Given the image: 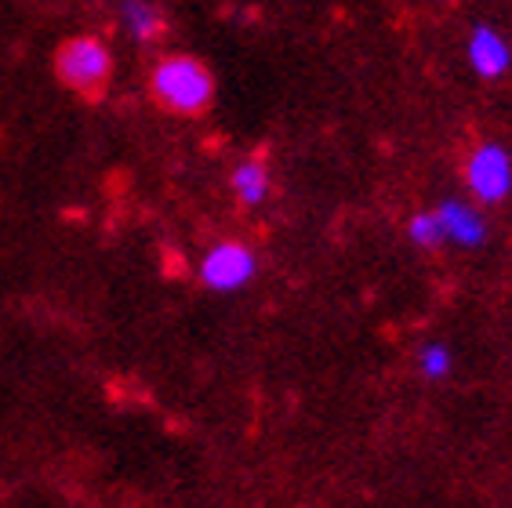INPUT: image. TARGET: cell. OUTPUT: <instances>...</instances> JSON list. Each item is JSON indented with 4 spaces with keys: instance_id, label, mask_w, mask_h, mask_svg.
I'll use <instances>...</instances> for the list:
<instances>
[{
    "instance_id": "obj_1",
    "label": "cell",
    "mask_w": 512,
    "mask_h": 508,
    "mask_svg": "<svg viewBox=\"0 0 512 508\" xmlns=\"http://www.w3.org/2000/svg\"><path fill=\"white\" fill-rule=\"evenodd\" d=\"M149 95L175 117H200L215 102V77L193 55H164L149 69Z\"/></svg>"
},
{
    "instance_id": "obj_2",
    "label": "cell",
    "mask_w": 512,
    "mask_h": 508,
    "mask_svg": "<svg viewBox=\"0 0 512 508\" xmlns=\"http://www.w3.org/2000/svg\"><path fill=\"white\" fill-rule=\"evenodd\" d=\"M55 77L66 84L69 91H77L84 98H99L106 84L113 80V51L102 37L80 33L69 37L59 51H55Z\"/></svg>"
},
{
    "instance_id": "obj_3",
    "label": "cell",
    "mask_w": 512,
    "mask_h": 508,
    "mask_svg": "<svg viewBox=\"0 0 512 508\" xmlns=\"http://www.w3.org/2000/svg\"><path fill=\"white\" fill-rule=\"evenodd\" d=\"M465 189L473 196L476 204L494 207L509 200L512 193V157L509 149L498 146V142H480V146L465 157Z\"/></svg>"
},
{
    "instance_id": "obj_4",
    "label": "cell",
    "mask_w": 512,
    "mask_h": 508,
    "mask_svg": "<svg viewBox=\"0 0 512 508\" xmlns=\"http://www.w3.org/2000/svg\"><path fill=\"white\" fill-rule=\"evenodd\" d=\"M255 273H258V254L244 240H218V244H211L197 269L200 284L218 294L240 291V287H247L255 280Z\"/></svg>"
},
{
    "instance_id": "obj_5",
    "label": "cell",
    "mask_w": 512,
    "mask_h": 508,
    "mask_svg": "<svg viewBox=\"0 0 512 508\" xmlns=\"http://www.w3.org/2000/svg\"><path fill=\"white\" fill-rule=\"evenodd\" d=\"M436 218H440V229H444V244L458 247H480L487 240V218L476 207V200H444L436 207Z\"/></svg>"
},
{
    "instance_id": "obj_6",
    "label": "cell",
    "mask_w": 512,
    "mask_h": 508,
    "mask_svg": "<svg viewBox=\"0 0 512 508\" xmlns=\"http://www.w3.org/2000/svg\"><path fill=\"white\" fill-rule=\"evenodd\" d=\"M465 55H469V66L476 69V77H483V80L505 77L512 66L509 40L494 30V26H476V30L469 33V40H465Z\"/></svg>"
},
{
    "instance_id": "obj_7",
    "label": "cell",
    "mask_w": 512,
    "mask_h": 508,
    "mask_svg": "<svg viewBox=\"0 0 512 508\" xmlns=\"http://www.w3.org/2000/svg\"><path fill=\"white\" fill-rule=\"evenodd\" d=\"M117 15L124 33L131 40H138V44H153L160 33L168 30V19H164L157 0H120Z\"/></svg>"
},
{
    "instance_id": "obj_8",
    "label": "cell",
    "mask_w": 512,
    "mask_h": 508,
    "mask_svg": "<svg viewBox=\"0 0 512 508\" xmlns=\"http://www.w3.org/2000/svg\"><path fill=\"white\" fill-rule=\"evenodd\" d=\"M229 189L237 196L244 207H262L269 200V189H273V178H269V167L266 160H240L233 167V175H229Z\"/></svg>"
},
{
    "instance_id": "obj_9",
    "label": "cell",
    "mask_w": 512,
    "mask_h": 508,
    "mask_svg": "<svg viewBox=\"0 0 512 508\" xmlns=\"http://www.w3.org/2000/svg\"><path fill=\"white\" fill-rule=\"evenodd\" d=\"M407 240H411L414 247H422V251H433V247L444 244V229H440L436 211H418V215H411V222H407Z\"/></svg>"
},
{
    "instance_id": "obj_10",
    "label": "cell",
    "mask_w": 512,
    "mask_h": 508,
    "mask_svg": "<svg viewBox=\"0 0 512 508\" xmlns=\"http://www.w3.org/2000/svg\"><path fill=\"white\" fill-rule=\"evenodd\" d=\"M451 367H454V356L444 342H425L422 349H418V371H422L425 378L440 381L451 374Z\"/></svg>"
}]
</instances>
